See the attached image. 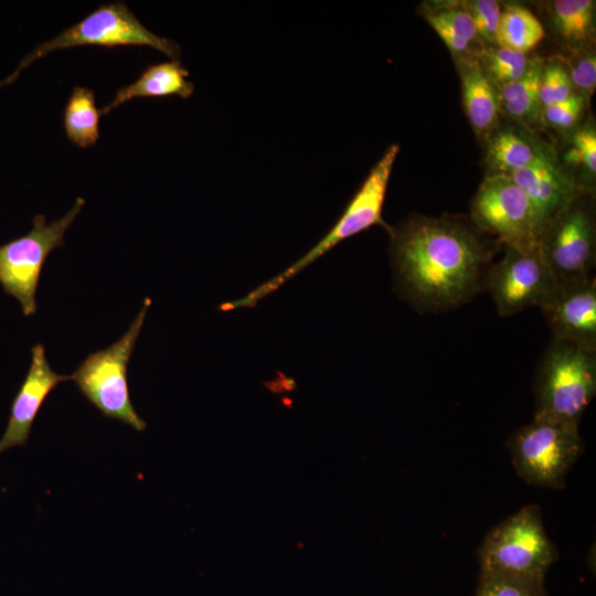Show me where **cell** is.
I'll return each instance as SVG.
<instances>
[{"instance_id":"cell-1","label":"cell","mask_w":596,"mask_h":596,"mask_svg":"<svg viewBox=\"0 0 596 596\" xmlns=\"http://www.w3.org/2000/svg\"><path fill=\"white\" fill-rule=\"evenodd\" d=\"M386 231L395 287L418 311L460 307L485 284L493 251L472 224L414 215Z\"/></svg>"},{"instance_id":"cell-2","label":"cell","mask_w":596,"mask_h":596,"mask_svg":"<svg viewBox=\"0 0 596 596\" xmlns=\"http://www.w3.org/2000/svg\"><path fill=\"white\" fill-rule=\"evenodd\" d=\"M398 151L400 146L396 143L386 148L383 156L371 169L337 223L308 253L277 276L256 287L246 296L223 304L219 309L227 311L238 308L255 307L259 300L277 290L287 280L308 267L340 242L354 236L373 225H381L387 230L389 225L383 221L382 210L389 180Z\"/></svg>"},{"instance_id":"cell-3","label":"cell","mask_w":596,"mask_h":596,"mask_svg":"<svg viewBox=\"0 0 596 596\" xmlns=\"http://www.w3.org/2000/svg\"><path fill=\"white\" fill-rule=\"evenodd\" d=\"M595 394L596 352L552 337L535 372L534 416L578 425Z\"/></svg>"},{"instance_id":"cell-4","label":"cell","mask_w":596,"mask_h":596,"mask_svg":"<svg viewBox=\"0 0 596 596\" xmlns=\"http://www.w3.org/2000/svg\"><path fill=\"white\" fill-rule=\"evenodd\" d=\"M151 299L146 298L128 330L104 350L89 353L71 375L81 394L106 418L119 421L137 432L147 423L136 412L127 371Z\"/></svg>"},{"instance_id":"cell-5","label":"cell","mask_w":596,"mask_h":596,"mask_svg":"<svg viewBox=\"0 0 596 596\" xmlns=\"http://www.w3.org/2000/svg\"><path fill=\"white\" fill-rule=\"evenodd\" d=\"M518 476L529 485L562 489L584 450L578 425L546 416H533L508 439Z\"/></svg>"},{"instance_id":"cell-6","label":"cell","mask_w":596,"mask_h":596,"mask_svg":"<svg viewBox=\"0 0 596 596\" xmlns=\"http://www.w3.org/2000/svg\"><path fill=\"white\" fill-rule=\"evenodd\" d=\"M79 45H147L174 61H179L181 55V47L175 41L152 33L124 1H114L100 4L79 22L36 45L23 57L15 71L0 82V87L10 84L23 68L47 53Z\"/></svg>"},{"instance_id":"cell-7","label":"cell","mask_w":596,"mask_h":596,"mask_svg":"<svg viewBox=\"0 0 596 596\" xmlns=\"http://www.w3.org/2000/svg\"><path fill=\"white\" fill-rule=\"evenodd\" d=\"M557 557L538 504H526L501 521L478 550L480 572L536 578H545Z\"/></svg>"},{"instance_id":"cell-8","label":"cell","mask_w":596,"mask_h":596,"mask_svg":"<svg viewBox=\"0 0 596 596\" xmlns=\"http://www.w3.org/2000/svg\"><path fill=\"white\" fill-rule=\"evenodd\" d=\"M84 204L78 196L65 215L51 223L36 214L29 233L0 245V285L20 302L24 316L36 312L35 295L43 265L53 249L65 245L64 235Z\"/></svg>"},{"instance_id":"cell-9","label":"cell","mask_w":596,"mask_h":596,"mask_svg":"<svg viewBox=\"0 0 596 596\" xmlns=\"http://www.w3.org/2000/svg\"><path fill=\"white\" fill-rule=\"evenodd\" d=\"M471 224L505 247H539L544 225L528 195L503 173H489L470 202Z\"/></svg>"},{"instance_id":"cell-10","label":"cell","mask_w":596,"mask_h":596,"mask_svg":"<svg viewBox=\"0 0 596 596\" xmlns=\"http://www.w3.org/2000/svg\"><path fill=\"white\" fill-rule=\"evenodd\" d=\"M595 214L589 195L582 192L544 227L539 249L554 285L587 279L596 255Z\"/></svg>"},{"instance_id":"cell-11","label":"cell","mask_w":596,"mask_h":596,"mask_svg":"<svg viewBox=\"0 0 596 596\" xmlns=\"http://www.w3.org/2000/svg\"><path fill=\"white\" fill-rule=\"evenodd\" d=\"M485 285L500 316L508 317L540 307L555 287L539 247H505L504 256L489 267Z\"/></svg>"},{"instance_id":"cell-12","label":"cell","mask_w":596,"mask_h":596,"mask_svg":"<svg viewBox=\"0 0 596 596\" xmlns=\"http://www.w3.org/2000/svg\"><path fill=\"white\" fill-rule=\"evenodd\" d=\"M553 338L596 352V280L557 285L540 306Z\"/></svg>"},{"instance_id":"cell-13","label":"cell","mask_w":596,"mask_h":596,"mask_svg":"<svg viewBox=\"0 0 596 596\" xmlns=\"http://www.w3.org/2000/svg\"><path fill=\"white\" fill-rule=\"evenodd\" d=\"M67 380H71V375H62L52 370L43 344L32 347L29 371L12 401L9 421L0 439V455L26 444L45 398L61 382Z\"/></svg>"},{"instance_id":"cell-14","label":"cell","mask_w":596,"mask_h":596,"mask_svg":"<svg viewBox=\"0 0 596 596\" xmlns=\"http://www.w3.org/2000/svg\"><path fill=\"white\" fill-rule=\"evenodd\" d=\"M508 175L531 200L544 227L584 192L550 152Z\"/></svg>"},{"instance_id":"cell-15","label":"cell","mask_w":596,"mask_h":596,"mask_svg":"<svg viewBox=\"0 0 596 596\" xmlns=\"http://www.w3.org/2000/svg\"><path fill=\"white\" fill-rule=\"evenodd\" d=\"M466 116L479 138L488 139L499 123L498 88L478 57L456 62Z\"/></svg>"},{"instance_id":"cell-16","label":"cell","mask_w":596,"mask_h":596,"mask_svg":"<svg viewBox=\"0 0 596 596\" xmlns=\"http://www.w3.org/2000/svg\"><path fill=\"white\" fill-rule=\"evenodd\" d=\"M189 72L180 61H166L147 66L138 78L117 89L114 98L100 108L105 115L135 97H164L177 95L190 97L194 84L188 79Z\"/></svg>"},{"instance_id":"cell-17","label":"cell","mask_w":596,"mask_h":596,"mask_svg":"<svg viewBox=\"0 0 596 596\" xmlns=\"http://www.w3.org/2000/svg\"><path fill=\"white\" fill-rule=\"evenodd\" d=\"M423 17L443 40L454 60L478 57L481 42L461 1L433 2L423 6Z\"/></svg>"},{"instance_id":"cell-18","label":"cell","mask_w":596,"mask_h":596,"mask_svg":"<svg viewBox=\"0 0 596 596\" xmlns=\"http://www.w3.org/2000/svg\"><path fill=\"white\" fill-rule=\"evenodd\" d=\"M543 65L542 58L531 57L528 71L521 78L497 87L500 111L520 124L543 123V107L540 100Z\"/></svg>"},{"instance_id":"cell-19","label":"cell","mask_w":596,"mask_h":596,"mask_svg":"<svg viewBox=\"0 0 596 596\" xmlns=\"http://www.w3.org/2000/svg\"><path fill=\"white\" fill-rule=\"evenodd\" d=\"M547 152L513 129H496L488 138L486 163L491 173L510 174L530 167Z\"/></svg>"},{"instance_id":"cell-20","label":"cell","mask_w":596,"mask_h":596,"mask_svg":"<svg viewBox=\"0 0 596 596\" xmlns=\"http://www.w3.org/2000/svg\"><path fill=\"white\" fill-rule=\"evenodd\" d=\"M595 3L594 0H556L551 4V18L556 33L576 51L586 49L594 40Z\"/></svg>"},{"instance_id":"cell-21","label":"cell","mask_w":596,"mask_h":596,"mask_svg":"<svg viewBox=\"0 0 596 596\" xmlns=\"http://www.w3.org/2000/svg\"><path fill=\"white\" fill-rule=\"evenodd\" d=\"M100 109L95 93L85 86H75L63 110V127L71 142L87 148L99 139Z\"/></svg>"},{"instance_id":"cell-22","label":"cell","mask_w":596,"mask_h":596,"mask_svg":"<svg viewBox=\"0 0 596 596\" xmlns=\"http://www.w3.org/2000/svg\"><path fill=\"white\" fill-rule=\"evenodd\" d=\"M545 36L540 20L521 4H505L501 10L497 45L523 53L535 47Z\"/></svg>"},{"instance_id":"cell-23","label":"cell","mask_w":596,"mask_h":596,"mask_svg":"<svg viewBox=\"0 0 596 596\" xmlns=\"http://www.w3.org/2000/svg\"><path fill=\"white\" fill-rule=\"evenodd\" d=\"M478 60L497 87L521 78L531 62L526 53L500 45L482 47Z\"/></svg>"},{"instance_id":"cell-24","label":"cell","mask_w":596,"mask_h":596,"mask_svg":"<svg viewBox=\"0 0 596 596\" xmlns=\"http://www.w3.org/2000/svg\"><path fill=\"white\" fill-rule=\"evenodd\" d=\"M476 596H549L545 578L480 572Z\"/></svg>"},{"instance_id":"cell-25","label":"cell","mask_w":596,"mask_h":596,"mask_svg":"<svg viewBox=\"0 0 596 596\" xmlns=\"http://www.w3.org/2000/svg\"><path fill=\"white\" fill-rule=\"evenodd\" d=\"M468 12L480 41L497 45L501 6L496 0L461 1Z\"/></svg>"},{"instance_id":"cell-26","label":"cell","mask_w":596,"mask_h":596,"mask_svg":"<svg viewBox=\"0 0 596 596\" xmlns=\"http://www.w3.org/2000/svg\"><path fill=\"white\" fill-rule=\"evenodd\" d=\"M576 93L563 62L551 61L543 65L540 100L543 108L560 103Z\"/></svg>"},{"instance_id":"cell-27","label":"cell","mask_w":596,"mask_h":596,"mask_svg":"<svg viewBox=\"0 0 596 596\" xmlns=\"http://www.w3.org/2000/svg\"><path fill=\"white\" fill-rule=\"evenodd\" d=\"M567 73L574 91L587 102L596 88V56L592 50H577L568 62Z\"/></svg>"},{"instance_id":"cell-28","label":"cell","mask_w":596,"mask_h":596,"mask_svg":"<svg viewBox=\"0 0 596 596\" xmlns=\"http://www.w3.org/2000/svg\"><path fill=\"white\" fill-rule=\"evenodd\" d=\"M587 100L574 93L565 100L543 108V123L557 130H568L581 120Z\"/></svg>"},{"instance_id":"cell-29","label":"cell","mask_w":596,"mask_h":596,"mask_svg":"<svg viewBox=\"0 0 596 596\" xmlns=\"http://www.w3.org/2000/svg\"><path fill=\"white\" fill-rule=\"evenodd\" d=\"M567 162L583 167L594 178L596 173V130L592 125L578 128L565 156Z\"/></svg>"}]
</instances>
